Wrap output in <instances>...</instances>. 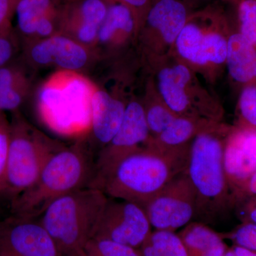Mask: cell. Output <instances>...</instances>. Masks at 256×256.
Instances as JSON below:
<instances>
[{"mask_svg":"<svg viewBox=\"0 0 256 256\" xmlns=\"http://www.w3.org/2000/svg\"><path fill=\"white\" fill-rule=\"evenodd\" d=\"M190 148L161 151L140 148L116 166L100 190L109 198L143 206L178 175L186 171Z\"/></svg>","mask_w":256,"mask_h":256,"instance_id":"1","label":"cell"},{"mask_svg":"<svg viewBox=\"0 0 256 256\" xmlns=\"http://www.w3.org/2000/svg\"><path fill=\"white\" fill-rule=\"evenodd\" d=\"M225 144L216 134L203 131L190 146L186 172L196 195L197 222L216 223L235 208L224 165Z\"/></svg>","mask_w":256,"mask_h":256,"instance_id":"2","label":"cell"},{"mask_svg":"<svg viewBox=\"0 0 256 256\" xmlns=\"http://www.w3.org/2000/svg\"><path fill=\"white\" fill-rule=\"evenodd\" d=\"M95 160L80 144L64 148L47 162L36 182L10 205V214L40 218L57 198L92 186Z\"/></svg>","mask_w":256,"mask_h":256,"instance_id":"3","label":"cell"},{"mask_svg":"<svg viewBox=\"0 0 256 256\" xmlns=\"http://www.w3.org/2000/svg\"><path fill=\"white\" fill-rule=\"evenodd\" d=\"M108 197L87 186L50 203L40 220L63 256H76L92 238Z\"/></svg>","mask_w":256,"mask_h":256,"instance_id":"4","label":"cell"},{"mask_svg":"<svg viewBox=\"0 0 256 256\" xmlns=\"http://www.w3.org/2000/svg\"><path fill=\"white\" fill-rule=\"evenodd\" d=\"M64 146L15 116L10 122L5 200L9 206L34 184L54 154Z\"/></svg>","mask_w":256,"mask_h":256,"instance_id":"5","label":"cell"},{"mask_svg":"<svg viewBox=\"0 0 256 256\" xmlns=\"http://www.w3.org/2000/svg\"><path fill=\"white\" fill-rule=\"evenodd\" d=\"M142 207L153 230L176 232L194 220L196 195L186 172L173 178Z\"/></svg>","mask_w":256,"mask_h":256,"instance_id":"6","label":"cell"},{"mask_svg":"<svg viewBox=\"0 0 256 256\" xmlns=\"http://www.w3.org/2000/svg\"><path fill=\"white\" fill-rule=\"evenodd\" d=\"M150 133L144 108L137 102H130L126 106L118 131L110 142L99 151L95 160L92 186L100 188L117 165L139 150L140 144L149 140Z\"/></svg>","mask_w":256,"mask_h":256,"instance_id":"7","label":"cell"},{"mask_svg":"<svg viewBox=\"0 0 256 256\" xmlns=\"http://www.w3.org/2000/svg\"><path fill=\"white\" fill-rule=\"evenodd\" d=\"M152 230L141 205L108 197L92 238L106 239L139 249Z\"/></svg>","mask_w":256,"mask_h":256,"instance_id":"8","label":"cell"},{"mask_svg":"<svg viewBox=\"0 0 256 256\" xmlns=\"http://www.w3.org/2000/svg\"><path fill=\"white\" fill-rule=\"evenodd\" d=\"M0 255L63 256L38 218L13 214L0 220Z\"/></svg>","mask_w":256,"mask_h":256,"instance_id":"9","label":"cell"},{"mask_svg":"<svg viewBox=\"0 0 256 256\" xmlns=\"http://www.w3.org/2000/svg\"><path fill=\"white\" fill-rule=\"evenodd\" d=\"M224 165L234 200L239 188L256 172V131L239 130L227 140Z\"/></svg>","mask_w":256,"mask_h":256,"instance_id":"10","label":"cell"},{"mask_svg":"<svg viewBox=\"0 0 256 256\" xmlns=\"http://www.w3.org/2000/svg\"><path fill=\"white\" fill-rule=\"evenodd\" d=\"M32 60L40 65L54 64L60 68L76 70L86 65L88 55L78 42L64 36H52L36 44L30 50Z\"/></svg>","mask_w":256,"mask_h":256,"instance_id":"11","label":"cell"},{"mask_svg":"<svg viewBox=\"0 0 256 256\" xmlns=\"http://www.w3.org/2000/svg\"><path fill=\"white\" fill-rule=\"evenodd\" d=\"M126 108L121 101L105 92L97 90L92 94L90 105L92 132L101 149L110 142L118 131Z\"/></svg>","mask_w":256,"mask_h":256,"instance_id":"12","label":"cell"},{"mask_svg":"<svg viewBox=\"0 0 256 256\" xmlns=\"http://www.w3.org/2000/svg\"><path fill=\"white\" fill-rule=\"evenodd\" d=\"M67 4L60 16L76 26L78 41L88 44L97 40L109 8L106 0H70Z\"/></svg>","mask_w":256,"mask_h":256,"instance_id":"13","label":"cell"},{"mask_svg":"<svg viewBox=\"0 0 256 256\" xmlns=\"http://www.w3.org/2000/svg\"><path fill=\"white\" fill-rule=\"evenodd\" d=\"M151 28L159 32L164 41L173 43L188 21V10L178 0H158L146 18Z\"/></svg>","mask_w":256,"mask_h":256,"instance_id":"14","label":"cell"},{"mask_svg":"<svg viewBox=\"0 0 256 256\" xmlns=\"http://www.w3.org/2000/svg\"><path fill=\"white\" fill-rule=\"evenodd\" d=\"M226 60L229 74L234 80L247 82L256 78L255 46L240 34L229 38Z\"/></svg>","mask_w":256,"mask_h":256,"instance_id":"15","label":"cell"},{"mask_svg":"<svg viewBox=\"0 0 256 256\" xmlns=\"http://www.w3.org/2000/svg\"><path fill=\"white\" fill-rule=\"evenodd\" d=\"M190 74L183 65L166 68L159 74V88L166 107L175 114H182L188 106L185 87L190 82Z\"/></svg>","mask_w":256,"mask_h":256,"instance_id":"16","label":"cell"},{"mask_svg":"<svg viewBox=\"0 0 256 256\" xmlns=\"http://www.w3.org/2000/svg\"><path fill=\"white\" fill-rule=\"evenodd\" d=\"M198 124L188 118L176 116L163 132L154 137L148 146L161 151H178L186 149V143L196 137Z\"/></svg>","mask_w":256,"mask_h":256,"instance_id":"17","label":"cell"},{"mask_svg":"<svg viewBox=\"0 0 256 256\" xmlns=\"http://www.w3.org/2000/svg\"><path fill=\"white\" fill-rule=\"evenodd\" d=\"M60 0H18L15 13L18 30L24 35H34L37 23L46 16H60Z\"/></svg>","mask_w":256,"mask_h":256,"instance_id":"18","label":"cell"},{"mask_svg":"<svg viewBox=\"0 0 256 256\" xmlns=\"http://www.w3.org/2000/svg\"><path fill=\"white\" fill-rule=\"evenodd\" d=\"M178 234L190 256H200L224 242L222 232H216L208 224L197 220L190 222Z\"/></svg>","mask_w":256,"mask_h":256,"instance_id":"19","label":"cell"},{"mask_svg":"<svg viewBox=\"0 0 256 256\" xmlns=\"http://www.w3.org/2000/svg\"><path fill=\"white\" fill-rule=\"evenodd\" d=\"M142 256H190L176 232L153 230L139 248Z\"/></svg>","mask_w":256,"mask_h":256,"instance_id":"20","label":"cell"},{"mask_svg":"<svg viewBox=\"0 0 256 256\" xmlns=\"http://www.w3.org/2000/svg\"><path fill=\"white\" fill-rule=\"evenodd\" d=\"M134 24V14L127 6L120 3L109 5L105 20L99 30L97 40L100 43H106L110 41L117 32L130 33Z\"/></svg>","mask_w":256,"mask_h":256,"instance_id":"21","label":"cell"},{"mask_svg":"<svg viewBox=\"0 0 256 256\" xmlns=\"http://www.w3.org/2000/svg\"><path fill=\"white\" fill-rule=\"evenodd\" d=\"M204 34L194 24H186L176 38L180 55L193 63L200 64Z\"/></svg>","mask_w":256,"mask_h":256,"instance_id":"22","label":"cell"},{"mask_svg":"<svg viewBox=\"0 0 256 256\" xmlns=\"http://www.w3.org/2000/svg\"><path fill=\"white\" fill-rule=\"evenodd\" d=\"M87 256H142L139 249L101 238H92L84 249Z\"/></svg>","mask_w":256,"mask_h":256,"instance_id":"23","label":"cell"},{"mask_svg":"<svg viewBox=\"0 0 256 256\" xmlns=\"http://www.w3.org/2000/svg\"><path fill=\"white\" fill-rule=\"evenodd\" d=\"M228 42L218 34L212 33L204 36L200 56V64L208 62L222 64L226 60Z\"/></svg>","mask_w":256,"mask_h":256,"instance_id":"24","label":"cell"},{"mask_svg":"<svg viewBox=\"0 0 256 256\" xmlns=\"http://www.w3.org/2000/svg\"><path fill=\"white\" fill-rule=\"evenodd\" d=\"M239 114L242 122L240 130L256 131V87L244 88L239 100Z\"/></svg>","mask_w":256,"mask_h":256,"instance_id":"25","label":"cell"},{"mask_svg":"<svg viewBox=\"0 0 256 256\" xmlns=\"http://www.w3.org/2000/svg\"><path fill=\"white\" fill-rule=\"evenodd\" d=\"M238 18L240 34L256 46V0H242Z\"/></svg>","mask_w":256,"mask_h":256,"instance_id":"26","label":"cell"},{"mask_svg":"<svg viewBox=\"0 0 256 256\" xmlns=\"http://www.w3.org/2000/svg\"><path fill=\"white\" fill-rule=\"evenodd\" d=\"M224 240L256 252V224L242 223L228 232H222Z\"/></svg>","mask_w":256,"mask_h":256,"instance_id":"27","label":"cell"},{"mask_svg":"<svg viewBox=\"0 0 256 256\" xmlns=\"http://www.w3.org/2000/svg\"><path fill=\"white\" fill-rule=\"evenodd\" d=\"M10 122L4 112H0V202H6V170L9 151Z\"/></svg>","mask_w":256,"mask_h":256,"instance_id":"28","label":"cell"},{"mask_svg":"<svg viewBox=\"0 0 256 256\" xmlns=\"http://www.w3.org/2000/svg\"><path fill=\"white\" fill-rule=\"evenodd\" d=\"M144 112L150 132L156 136L163 132L178 116L168 107L160 105L152 106Z\"/></svg>","mask_w":256,"mask_h":256,"instance_id":"29","label":"cell"},{"mask_svg":"<svg viewBox=\"0 0 256 256\" xmlns=\"http://www.w3.org/2000/svg\"><path fill=\"white\" fill-rule=\"evenodd\" d=\"M25 86L0 82V112L14 111L22 104Z\"/></svg>","mask_w":256,"mask_h":256,"instance_id":"30","label":"cell"},{"mask_svg":"<svg viewBox=\"0 0 256 256\" xmlns=\"http://www.w3.org/2000/svg\"><path fill=\"white\" fill-rule=\"evenodd\" d=\"M234 210L242 223L256 224V196L242 198Z\"/></svg>","mask_w":256,"mask_h":256,"instance_id":"31","label":"cell"},{"mask_svg":"<svg viewBox=\"0 0 256 256\" xmlns=\"http://www.w3.org/2000/svg\"><path fill=\"white\" fill-rule=\"evenodd\" d=\"M18 0H0V32H9L10 18L15 12Z\"/></svg>","mask_w":256,"mask_h":256,"instance_id":"32","label":"cell"},{"mask_svg":"<svg viewBox=\"0 0 256 256\" xmlns=\"http://www.w3.org/2000/svg\"><path fill=\"white\" fill-rule=\"evenodd\" d=\"M6 34L8 32H0V68L11 60L14 54V46Z\"/></svg>","mask_w":256,"mask_h":256,"instance_id":"33","label":"cell"},{"mask_svg":"<svg viewBox=\"0 0 256 256\" xmlns=\"http://www.w3.org/2000/svg\"><path fill=\"white\" fill-rule=\"evenodd\" d=\"M252 196H256V172L239 188L236 196V205L242 198Z\"/></svg>","mask_w":256,"mask_h":256,"instance_id":"34","label":"cell"},{"mask_svg":"<svg viewBox=\"0 0 256 256\" xmlns=\"http://www.w3.org/2000/svg\"><path fill=\"white\" fill-rule=\"evenodd\" d=\"M119 3L127 6L134 14L136 18V14H146L150 8V0H117Z\"/></svg>","mask_w":256,"mask_h":256,"instance_id":"35","label":"cell"},{"mask_svg":"<svg viewBox=\"0 0 256 256\" xmlns=\"http://www.w3.org/2000/svg\"><path fill=\"white\" fill-rule=\"evenodd\" d=\"M224 256H256V252L244 248L232 245L228 246Z\"/></svg>","mask_w":256,"mask_h":256,"instance_id":"36","label":"cell"},{"mask_svg":"<svg viewBox=\"0 0 256 256\" xmlns=\"http://www.w3.org/2000/svg\"><path fill=\"white\" fill-rule=\"evenodd\" d=\"M228 246L226 244L225 240L220 242V244H217L215 246L212 247L210 250L204 252L200 256H224L228 249Z\"/></svg>","mask_w":256,"mask_h":256,"instance_id":"37","label":"cell"},{"mask_svg":"<svg viewBox=\"0 0 256 256\" xmlns=\"http://www.w3.org/2000/svg\"><path fill=\"white\" fill-rule=\"evenodd\" d=\"M3 215H4V210H3L2 206V203L0 202V220L4 217Z\"/></svg>","mask_w":256,"mask_h":256,"instance_id":"38","label":"cell"},{"mask_svg":"<svg viewBox=\"0 0 256 256\" xmlns=\"http://www.w3.org/2000/svg\"><path fill=\"white\" fill-rule=\"evenodd\" d=\"M76 256H87L86 255L85 252H80V254H79L78 255H77Z\"/></svg>","mask_w":256,"mask_h":256,"instance_id":"39","label":"cell"},{"mask_svg":"<svg viewBox=\"0 0 256 256\" xmlns=\"http://www.w3.org/2000/svg\"><path fill=\"white\" fill-rule=\"evenodd\" d=\"M0 256H3L0 255Z\"/></svg>","mask_w":256,"mask_h":256,"instance_id":"40","label":"cell"}]
</instances>
